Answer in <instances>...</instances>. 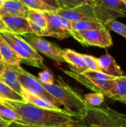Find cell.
<instances>
[{"mask_svg": "<svg viewBox=\"0 0 126 127\" xmlns=\"http://www.w3.org/2000/svg\"><path fill=\"white\" fill-rule=\"evenodd\" d=\"M82 59H83L85 65H87L88 70L94 71H101V68L100 65L98 58L94 57L91 55L82 54Z\"/></svg>", "mask_w": 126, "mask_h": 127, "instance_id": "cell-27", "label": "cell"}, {"mask_svg": "<svg viewBox=\"0 0 126 127\" xmlns=\"http://www.w3.org/2000/svg\"><path fill=\"white\" fill-rule=\"evenodd\" d=\"M78 34L81 40L80 44L85 47L96 46L107 48L113 45L112 37L106 27L78 32Z\"/></svg>", "mask_w": 126, "mask_h": 127, "instance_id": "cell-8", "label": "cell"}, {"mask_svg": "<svg viewBox=\"0 0 126 127\" xmlns=\"http://www.w3.org/2000/svg\"><path fill=\"white\" fill-rule=\"evenodd\" d=\"M39 1H41L42 3H44L45 4H46L48 6H50L51 7L55 8L56 10L59 8L56 0H39Z\"/></svg>", "mask_w": 126, "mask_h": 127, "instance_id": "cell-29", "label": "cell"}, {"mask_svg": "<svg viewBox=\"0 0 126 127\" xmlns=\"http://www.w3.org/2000/svg\"><path fill=\"white\" fill-rule=\"evenodd\" d=\"M27 19L29 22L33 33L39 36H44L48 23L43 11L29 9Z\"/></svg>", "mask_w": 126, "mask_h": 127, "instance_id": "cell-11", "label": "cell"}, {"mask_svg": "<svg viewBox=\"0 0 126 127\" xmlns=\"http://www.w3.org/2000/svg\"><path fill=\"white\" fill-rule=\"evenodd\" d=\"M0 56L4 63L11 65H19L22 60L13 50L10 45L0 34Z\"/></svg>", "mask_w": 126, "mask_h": 127, "instance_id": "cell-16", "label": "cell"}, {"mask_svg": "<svg viewBox=\"0 0 126 127\" xmlns=\"http://www.w3.org/2000/svg\"><path fill=\"white\" fill-rule=\"evenodd\" d=\"M5 65H6L5 63H4L3 62H0V76L3 74L5 69Z\"/></svg>", "mask_w": 126, "mask_h": 127, "instance_id": "cell-34", "label": "cell"}, {"mask_svg": "<svg viewBox=\"0 0 126 127\" xmlns=\"http://www.w3.org/2000/svg\"><path fill=\"white\" fill-rule=\"evenodd\" d=\"M24 39L38 53H41L50 59L58 63H65L63 58V49L55 43L50 42L42 36H39L34 33L25 34Z\"/></svg>", "mask_w": 126, "mask_h": 127, "instance_id": "cell-7", "label": "cell"}, {"mask_svg": "<svg viewBox=\"0 0 126 127\" xmlns=\"http://www.w3.org/2000/svg\"><path fill=\"white\" fill-rule=\"evenodd\" d=\"M71 25L74 30L76 33L91 30V29H97V28L105 27V25L102 22H97V21H90V20L71 22Z\"/></svg>", "mask_w": 126, "mask_h": 127, "instance_id": "cell-19", "label": "cell"}, {"mask_svg": "<svg viewBox=\"0 0 126 127\" xmlns=\"http://www.w3.org/2000/svg\"><path fill=\"white\" fill-rule=\"evenodd\" d=\"M88 125L97 127H126V115L121 114L107 106H88L87 114L82 119Z\"/></svg>", "mask_w": 126, "mask_h": 127, "instance_id": "cell-4", "label": "cell"}, {"mask_svg": "<svg viewBox=\"0 0 126 127\" xmlns=\"http://www.w3.org/2000/svg\"><path fill=\"white\" fill-rule=\"evenodd\" d=\"M94 1H96L97 4H99L100 3V1H101V0H94Z\"/></svg>", "mask_w": 126, "mask_h": 127, "instance_id": "cell-37", "label": "cell"}, {"mask_svg": "<svg viewBox=\"0 0 126 127\" xmlns=\"http://www.w3.org/2000/svg\"><path fill=\"white\" fill-rule=\"evenodd\" d=\"M114 100V101H117V102H120V103H123V104L126 105V97H125L116 98V99H114V100Z\"/></svg>", "mask_w": 126, "mask_h": 127, "instance_id": "cell-33", "label": "cell"}, {"mask_svg": "<svg viewBox=\"0 0 126 127\" xmlns=\"http://www.w3.org/2000/svg\"><path fill=\"white\" fill-rule=\"evenodd\" d=\"M42 85L60 105L64 106L65 112L81 120L85 117L89 105L83 97L66 84L61 77H58L56 83L54 81L51 84L42 83Z\"/></svg>", "mask_w": 126, "mask_h": 127, "instance_id": "cell-2", "label": "cell"}, {"mask_svg": "<svg viewBox=\"0 0 126 127\" xmlns=\"http://www.w3.org/2000/svg\"><path fill=\"white\" fill-rule=\"evenodd\" d=\"M0 16L6 25L7 31L18 35L33 33L27 18L9 14H1Z\"/></svg>", "mask_w": 126, "mask_h": 127, "instance_id": "cell-10", "label": "cell"}, {"mask_svg": "<svg viewBox=\"0 0 126 127\" xmlns=\"http://www.w3.org/2000/svg\"><path fill=\"white\" fill-rule=\"evenodd\" d=\"M22 97H23L25 102L29 103L30 104H33V105L40 107V108L52 109V110H56V111H60V112L65 111L64 109H62L59 106H57L51 103H49L38 96L33 95L25 90H24V92L22 95Z\"/></svg>", "mask_w": 126, "mask_h": 127, "instance_id": "cell-17", "label": "cell"}, {"mask_svg": "<svg viewBox=\"0 0 126 127\" xmlns=\"http://www.w3.org/2000/svg\"><path fill=\"white\" fill-rule=\"evenodd\" d=\"M54 12L70 22L90 20L100 22L104 25L111 20L126 16L124 14L113 11L98 4H85L73 8H59Z\"/></svg>", "mask_w": 126, "mask_h": 127, "instance_id": "cell-3", "label": "cell"}, {"mask_svg": "<svg viewBox=\"0 0 126 127\" xmlns=\"http://www.w3.org/2000/svg\"><path fill=\"white\" fill-rule=\"evenodd\" d=\"M0 100H1V99H0Z\"/></svg>", "mask_w": 126, "mask_h": 127, "instance_id": "cell-41", "label": "cell"}, {"mask_svg": "<svg viewBox=\"0 0 126 127\" xmlns=\"http://www.w3.org/2000/svg\"><path fill=\"white\" fill-rule=\"evenodd\" d=\"M0 80L22 97L24 90L13 65L6 64L5 69L3 74L0 76Z\"/></svg>", "mask_w": 126, "mask_h": 127, "instance_id": "cell-15", "label": "cell"}, {"mask_svg": "<svg viewBox=\"0 0 126 127\" xmlns=\"http://www.w3.org/2000/svg\"><path fill=\"white\" fill-rule=\"evenodd\" d=\"M59 8H73L82 4H97L94 0H56Z\"/></svg>", "mask_w": 126, "mask_h": 127, "instance_id": "cell-25", "label": "cell"}, {"mask_svg": "<svg viewBox=\"0 0 126 127\" xmlns=\"http://www.w3.org/2000/svg\"><path fill=\"white\" fill-rule=\"evenodd\" d=\"M29 8L19 0H4L0 8L1 14H9L27 18Z\"/></svg>", "mask_w": 126, "mask_h": 127, "instance_id": "cell-13", "label": "cell"}, {"mask_svg": "<svg viewBox=\"0 0 126 127\" xmlns=\"http://www.w3.org/2000/svg\"><path fill=\"white\" fill-rule=\"evenodd\" d=\"M98 59L102 72L114 77L124 76L123 71L117 63L114 58L108 53H106Z\"/></svg>", "mask_w": 126, "mask_h": 127, "instance_id": "cell-12", "label": "cell"}, {"mask_svg": "<svg viewBox=\"0 0 126 127\" xmlns=\"http://www.w3.org/2000/svg\"><path fill=\"white\" fill-rule=\"evenodd\" d=\"M1 102L21 117L22 124L40 127H68L84 124L82 120L65 111L40 108L25 101L1 100Z\"/></svg>", "mask_w": 126, "mask_h": 127, "instance_id": "cell-1", "label": "cell"}, {"mask_svg": "<svg viewBox=\"0 0 126 127\" xmlns=\"http://www.w3.org/2000/svg\"><path fill=\"white\" fill-rule=\"evenodd\" d=\"M123 1H124L126 2V0H123Z\"/></svg>", "mask_w": 126, "mask_h": 127, "instance_id": "cell-40", "label": "cell"}, {"mask_svg": "<svg viewBox=\"0 0 126 127\" xmlns=\"http://www.w3.org/2000/svg\"><path fill=\"white\" fill-rule=\"evenodd\" d=\"M126 97V76L117 77L114 80V87L108 97L109 99L114 100L116 98Z\"/></svg>", "mask_w": 126, "mask_h": 127, "instance_id": "cell-18", "label": "cell"}, {"mask_svg": "<svg viewBox=\"0 0 126 127\" xmlns=\"http://www.w3.org/2000/svg\"><path fill=\"white\" fill-rule=\"evenodd\" d=\"M7 127H27L25 124H22L16 122H10Z\"/></svg>", "mask_w": 126, "mask_h": 127, "instance_id": "cell-30", "label": "cell"}, {"mask_svg": "<svg viewBox=\"0 0 126 127\" xmlns=\"http://www.w3.org/2000/svg\"><path fill=\"white\" fill-rule=\"evenodd\" d=\"M38 79L42 83L51 84V83H53L55 81L53 73L48 68H45V69H44V71L40 72L39 74Z\"/></svg>", "mask_w": 126, "mask_h": 127, "instance_id": "cell-28", "label": "cell"}, {"mask_svg": "<svg viewBox=\"0 0 126 127\" xmlns=\"http://www.w3.org/2000/svg\"><path fill=\"white\" fill-rule=\"evenodd\" d=\"M0 99L13 101H25L23 97L0 80Z\"/></svg>", "mask_w": 126, "mask_h": 127, "instance_id": "cell-20", "label": "cell"}, {"mask_svg": "<svg viewBox=\"0 0 126 127\" xmlns=\"http://www.w3.org/2000/svg\"><path fill=\"white\" fill-rule=\"evenodd\" d=\"M105 95L102 93L94 92L87 94L84 96V100L91 106L98 107L100 106L105 100Z\"/></svg>", "mask_w": 126, "mask_h": 127, "instance_id": "cell-24", "label": "cell"}, {"mask_svg": "<svg viewBox=\"0 0 126 127\" xmlns=\"http://www.w3.org/2000/svg\"><path fill=\"white\" fill-rule=\"evenodd\" d=\"M64 73L74 79L76 81L84 86L85 87L98 93L103 94L105 97H108L110 93L114 87V80H102L97 77H89L79 73L71 68L69 70H62Z\"/></svg>", "mask_w": 126, "mask_h": 127, "instance_id": "cell-6", "label": "cell"}, {"mask_svg": "<svg viewBox=\"0 0 126 127\" xmlns=\"http://www.w3.org/2000/svg\"><path fill=\"white\" fill-rule=\"evenodd\" d=\"M89 127H96V126H94V125H90V126H88Z\"/></svg>", "mask_w": 126, "mask_h": 127, "instance_id": "cell-38", "label": "cell"}, {"mask_svg": "<svg viewBox=\"0 0 126 127\" xmlns=\"http://www.w3.org/2000/svg\"><path fill=\"white\" fill-rule=\"evenodd\" d=\"M7 31V28L6 25H4L3 20L1 19V18L0 16V33L4 32V31Z\"/></svg>", "mask_w": 126, "mask_h": 127, "instance_id": "cell-31", "label": "cell"}, {"mask_svg": "<svg viewBox=\"0 0 126 127\" xmlns=\"http://www.w3.org/2000/svg\"><path fill=\"white\" fill-rule=\"evenodd\" d=\"M9 124H10V122L5 121L0 118V127H7L9 125Z\"/></svg>", "mask_w": 126, "mask_h": 127, "instance_id": "cell-32", "label": "cell"}, {"mask_svg": "<svg viewBox=\"0 0 126 127\" xmlns=\"http://www.w3.org/2000/svg\"><path fill=\"white\" fill-rule=\"evenodd\" d=\"M22 4H24L26 7H27L29 9L40 10V11H55L56 10L55 8L51 7L50 6H48L42 3L39 0H19Z\"/></svg>", "mask_w": 126, "mask_h": 127, "instance_id": "cell-23", "label": "cell"}, {"mask_svg": "<svg viewBox=\"0 0 126 127\" xmlns=\"http://www.w3.org/2000/svg\"><path fill=\"white\" fill-rule=\"evenodd\" d=\"M0 62H3V61H2V60H1V56H0Z\"/></svg>", "mask_w": 126, "mask_h": 127, "instance_id": "cell-39", "label": "cell"}, {"mask_svg": "<svg viewBox=\"0 0 126 127\" xmlns=\"http://www.w3.org/2000/svg\"><path fill=\"white\" fill-rule=\"evenodd\" d=\"M27 127H32V126H27L26 125ZM89 127L88 125H86L85 123L83 124H81V125H78V126H74V127Z\"/></svg>", "mask_w": 126, "mask_h": 127, "instance_id": "cell-35", "label": "cell"}, {"mask_svg": "<svg viewBox=\"0 0 126 127\" xmlns=\"http://www.w3.org/2000/svg\"><path fill=\"white\" fill-rule=\"evenodd\" d=\"M4 0H0V8L1 7V6H2V4H3V3H4Z\"/></svg>", "mask_w": 126, "mask_h": 127, "instance_id": "cell-36", "label": "cell"}, {"mask_svg": "<svg viewBox=\"0 0 126 127\" xmlns=\"http://www.w3.org/2000/svg\"></svg>", "mask_w": 126, "mask_h": 127, "instance_id": "cell-42", "label": "cell"}, {"mask_svg": "<svg viewBox=\"0 0 126 127\" xmlns=\"http://www.w3.org/2000/svg\"><path fill=\"white\" fill-rule=\"evenodd\" d=\"M0 118L7 122L22 123V118L15 112L2 103L0 100Z\"/></svg>", "mask_w": 126, "mask_h": 127, "instance_id": "cell-22", "label": "cell"}, {"mask_svg": "<svg viewBox=\"0 0 126 127\" xmlns=\"http://www.w3.org/2000/svg\"><path fill=\"white\" fill-rule=\"evenodd\" d=\"M105 25L108 30H111L126 38V25L123 23L117 21V19H114L108 22Z\"/></svg>", "mask_w": 126, "mask_h": 127, "instance_id": "cell-26", "label": "cell"}, {"mask_svg": "<svg viewBox=\"0 0 126 127\" xmlns=\"http://www.w3.org/2000/svg\"><path fill=\"white\" fill-rule=\"evenodd\" d=\"M63 58L65 63H68L71 69L79 73H82L88 70L82 59V54L77 53L72 49L66 48L63 49Z\"/></svg>", "mask_w": 126, "mask_h": 127, "instance_id": "cell-14", "label": "cell"}, {"mask_svg": "<svg viewBox=\"0 0 126 127\" xmlns=\"http://www.w3.org/2000/svg\"><path fill=\"white\" fill-rule=\"evenodd\" d=\"M48 26L44 36H51L58 39H64L71 36L68 30L65 27L60 16L54 11H44Z\"/></svg>", "mask_w": 126, "mask_h": 127, "instance_id": "cell-9", "label": "cell"}, {"mask_svg": "<svg viewBox=\"0 0 126 127\" xmlns=\"http://www.w3.org/2000/svg\"><path fill=\"white\" fill-rule=\"evenodd\" d=\"M13 68L17 74L23 90L60 107V103L45 89L38 77L23 69L20 65H13Z\"/></svg>", "mask_w": 126, "mask_h": 127, "instance_id": "cell-5", "label": "cell"}, {"mask_svg": "<svg viewBox=\"0 0 126 127\" xmlns=\"http://www.w3.org/2000/svg\"><path fill=\"white\" fill-rule=\"evenodd\" d=\"M99 4L126 16V4L123 0H101Z\"/></svg>", "mask_w": 126, "mask_h": 127, "instance_id": "cell-21", "label": "cell"}]
</instances>
